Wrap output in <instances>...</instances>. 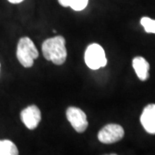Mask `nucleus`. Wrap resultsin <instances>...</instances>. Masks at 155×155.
<instances>
[{
	"label": "nucleus",
	"instance_id": "f8f14e48",
	"mask_svg": "<svg viewBox=\"0 0 155 155\" xmlns=\"http://www.w3.org/2000/svg\"><path fill=\"white\" fill-rule=\"evenodd\" d=\"M9 2H11L12 4H18V3H21L23 0H8Z\"/></svg>",
	"mask_w": 155,
	"mask_h": 155
},
{
	"label": "nucleus",
	"instance_id": "0eeeda50",
	"mask_svg": "<svg viewBox=\"0 0 155 155\" xmlns=\"http://www.w3.org/2000/svg\"><path fill=\"white\" fill-rule=\"evenodd\" d=\"M140 122L147 133L155 134V104L145 107L140 116Z\"/></svg>",
	"mask_w": 155,
	"mask_h": 155
},
{
	"label": "nucleus",
	"instance_id": "6e6552de",
	"mask_svg": "<svg viewBox=\"0 0 155 155\" xmlns=\"http://www.w3.org/2000/svg\"><path fill=\"white\" fill-rule=\"evenodd\" d=\"M132 65L137 77L141 81H146L149 78V63L143 57H135L133 60Z\"/></svg>",
	"mask_w": 155,
	"mask_h": 155
},
{
	"label": "nucleus",
	"instance_id": "20e7f679",
	"mask_svg": "<svg viewBox=\"0 0 155 155\" xmlns=\"http://www.w3.org/2000/svg\"><path fill=\"white\" fill-rule=\"evenodd\" d=\"M124 136V129L118 124H108L97 134L100 142L104 144H112L121 140Z\"/></svg>",
	"mask_w": 155,
	"mask_h": 155
},
{
	"label": "nucleus",
	"instance_id": "9b49d317",
	"mask_svg": "<svg viewBox=\"0 0 155 155\" xmlns=\"http://www.w3.org/2000/svg\"><path fill=\"white\" fill-rule=\"evenodd\" d=\"M140 24L143 26L147 33L155 34V20L149 17H142L140 19Z\"/></svg>",
	"mask_w": 155,
	"mask_h": 155
},
{
	"label": "nucleus",
	"instance_id": "f03ea898",
	"mask_svg": "<svg viewBox=\"0 0 155 155\" xmlns=\"http://www.w3.org/2000/svg\"><path fill=\"white\" fill-rule=\"evenodd\" d=\"M39 53L31 39L22 37L17 44V57L22 67L29 68L33 66L34 61L38 58Z\"/></svg>",
	"mask_w": 155,
	"mask_h": 155
},
{
	"label": "nucleus",
	"instance_id": "423d86ee",
	"mask_svg": "<svg viewBox=\"0 0 155 155\" xmlns=\"http://www.w3.org/2000/svg\"><path fill=\"white\" fill-rule=\"evenodd\" d=\"M21 120L28 129L34 130L38 127L41 120V110L37 106H28L21 112Z\"/></svg>",
	"mask_w": 155,
	"mask_h": 155
},
{
	"label": "nucleus",
	"instance_id": "39448f33",
	"mask_svg": "<svg viewBox=\"0 0 155 155\" xmlns=\"http://www.w3.org/2000/svg\"><path fill=\"white\" fill-rule=\"evenodd\" d=\"M67 118L78 133H83L88 127L85 113L77 107H69L67 110Z\"/></svg>",
	"mask_w": 155,
	"mask_h": 155
},
{
	"label": "nucleus",
	"instance_id": "7ed1b4c3",
	"mask_svg": "<svg viewBox=\"0 0 155 155\" xmlns=\"http://www.w3.org/2000/svg\"><path fill=\"white\" fill-rule=\"evenodd\" d=\"M84 61L87 67L92 70H97L107 65V58L104 48L99 44H91L85 50Z\"/></svg>",
	"mask_w": 155,
	"mask_h": 155
},
{
	"label": "nucleus",
	"instance_id": "9d476101",
	"mask_svg": "<svg viewBox=\"0 0 155 155\" xmlns=\"http://www.w3.org/2000/svg\"><path fill=\"white\" fill-rule=\"evenodd\" d=\"M59 3L64 7H71L74 11H82L87 5L88 0H58Z\"/></svg>",
	"mask_w": 155,
	"mask_h": 155
},
{
	"label": "nucleus",
	"instance_id": "f257e3e1",
	"mask_svg": "<svg viewBox=\"0 0 155 155\" xmlns=\"http://www.w3.org/2000/svg\"><path fill=\"white\" fill-rule=\"evenodd\" d=\"M41 50L45 59L52 61L57 66L62 65L66 62L67 52L66 48V40L63 36L57 35L47 39L42 43Z\"/></svg>",
	"mask_w": 155,
	"mask_h": 155
},
{
	"label": "nucleus",
	"instance_id": "1a4fd4ad",
	"mask_svg": "<svg viewBox=\"0 0 155 155\" xmlns=\"http://www.w3.org/2000/svg\"><path fill=\"white\" fill-rule=\"evenodd\" d=\"M18 150L16 145L9 140H0V155H17Z\"/></svg>",
	"mask_w": 155,
	"mask_h": 155
}]
</instances>
